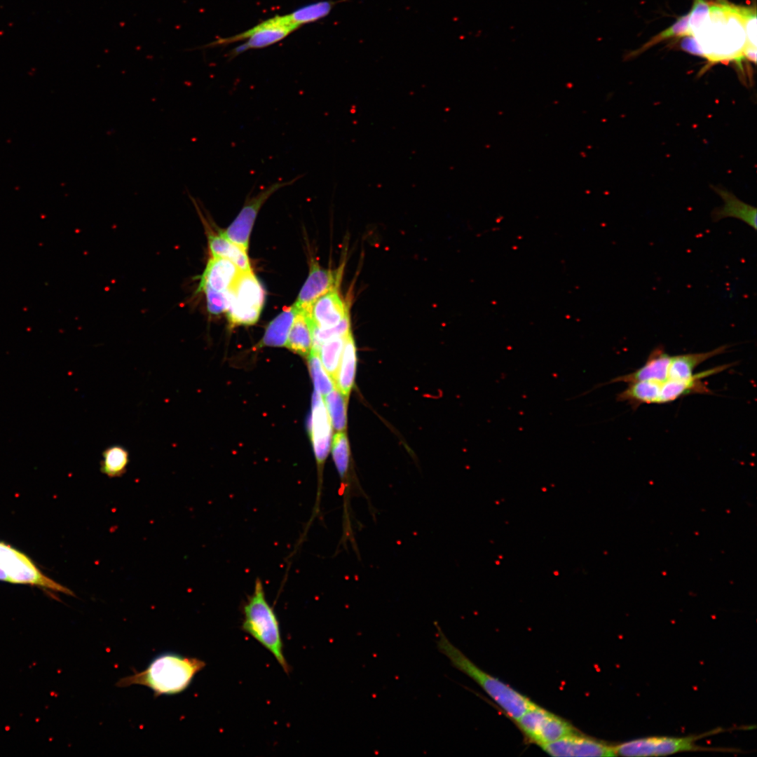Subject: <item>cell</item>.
<instances>
[{
  "mask_svg": "<svg viewBox=\"0 0 757 757\" xmlns=\"http://www.w3.org/2000/svg\"><path fill=\"white\" fill-rule=\"evenodd\" d=\"M721 5L722 18L720 4L711 3L709 15L694 36L711 65L735 61L740 66L746 46L742 20L737 6Z\"/></svg>",
  "mask_w": 757,
  "mask_h": 757,
  "instance_id": "cell-1",
  "label": "cell"
},
{
  "mask_svg": "<svg viewBox=\"0 0 757 757\" xmlns=\"http://www.w3.org/2000/svg\"><path fill=\"white\" fill-rule=\"evenodd\" d=\"M205 665L204 661L196 657L162 653L153 659L144 670L121 678L116 686H144L150 688L155 697L175 695L185 690Z\"/></svg>",
  "mask_w": 757,
  "mask_h": 757,
  "instance_id": "cell-2",
  "label": "cell"
},
{
  "mask_svg": "<svg viewBox=\"0 0 757 757\" xmlns=\"http://www.w3.org/2000/svg\"><path fill=\"white\" fill-rule=\"evenodd\" d=\"M434 625L438 651L449 660L453 667L476 682L509 717L516 721L536 705L509 685L478 667L450 641L437 622H435Z\"/></svg>",
  "mask_w": 757,
  "mask_h": 757,
  "instance_id": "cell-3",
  "label": "cell"
},
{
  "mask_svg": "<svg viewBox=\"0 0 757 757\" xmlns=\"http://www.w3.org/2000/svg\"><path fill=\"white\" fill-rule=\"evenodd\" d=\"M242 629L265 647L282 669L288 674L290 667L284 656L283 643L277 615L267 601L261 580L257 578L252 593L243 608Z\"/></svg>",
  "mask_w": 757,
  "mask_h": 757,
  "instance_id": "cell-4",
  "label": "cell"
},
{
  "mask_svg": "<svg viewBox=\"0 0 757 757\" xmlns=\"http://www.w3.org/2000/svg\"><path fill=\"white\" fill-rule=\"evenodd\" d=\"M0 581L74 595L69 588L46 575L29 556L2 541H0Z\"/></svg>",
  "mask_w": 757,
  "mask_h": 757,
  "instance_id": "cell-5",
  "label": "cell"
},
{
  "mask_svg": "<svg viewBox=\"0 0 757 757\" xmlns=\"http://www.w3.org/2000/svg\"><path fill=\"white\" fill-rule=\"evenodd\" d=\"M228 318L232 325H250L259 318L264 302V292L252 271H241L228 290Z\"/></svg>",
  "mask_w": 757,
  "mask_h": 757,
  "instance_id": "cell-6",
  "label": "cell"
},
{
  "mask_svg": "<svg viewBox=\"0 0 757 757\" xmlns=\"http://www.w3.org/2000/svg\"><path fill=\"white\" fill-rule=\"evenodd\" d=\"M298 29L289 20L287 15H275L243 33L231 37L219 39L210 46L226 45L241 40H246L243 44L235 48L230 57L238 55L250 49H257L273 45L288 36Z\"/></svg>",
  "mask_w": 757,
  "mask_h": 757,
  "instance_id": "cell-7",
  "label": "cell"
},
{
  "mask_svg": "<svg viewBox=\"0 0 757 757\" xmlns=\"http://www.w3.org/2000/svg\"><path fill=\"white\" fill-rule=\"evenodd\" d=\"M703 736L649 737L625 742L614 746L613 749L615 756H664L681 751L706 749L695 744Z\"/></svg>",
  "mask_w": 757,
  "mask_h": 757,
  "instance_id": "cell-8",
  "label": "cell"
},
{
  "mask_svg": "<svg viewBox=\"0 0 757 757\" xmlns=\"http://www.w3.org/2000/svg\"><path fill=\"white\" fill-rule=\"evenodd\" d=\"M303 176V175H299L289 181L275 182L261 191L258 194L247 198L245 205L233 221L226 230L221 231L219 233L228 240L247 251L250 233L261 206L276 191L293 184Z\"/></svg>",
  "mask_w": 757,
  "mask_h": 757,
  "instance_id": "cell-9",
  "label": "cell"
},
{
  "mask_svg": "<svg viewBox=\"0 0 757 757\" xmlns=\"http://www.w3.org/2000/svg\"><path fill=\"white\" fill-rule=\"evenodd\" d=\"M332 423L322 395L315 390L309 432L319 472L329 454L332 440Z\"/></svg>",
  "mask_w": 757,
  "mask_h": 757,
  "instance_id": "cell-10",
  "label": "cell"
},
{
  "mask_svg": "<svg viewBox=\"0 0 757 757\" xmlns=\"http://www.w3.org/2000/svg\"><path fill=\"white\" fill-rule=\"evenodd\" d=\"M341 271L325 269L317 263H312L308 276L293 304L297 311H308L319 297L336 289L341 281Z\"/></svg>",
  "mask_w": 757,
  "mask_h": 757,
  "instance_id": "cell-11",
  "label": "cell"
},
{
  "mask_svg": "<svg viewBox=\"0 0 757 757\" xmlns=\"http://www.w3.org/2000/svg\"><path fill=\"white\" fill-rule=\"evenodd\" d=\"M552 756H615L613 746L587 737L573 734L540 746Z\"/></svg>",
  "mask_w": 757,
  "mask_h": 757,
  "instance_id": "cell-12",
  "label": "cell"
},
{
  "mask_svg": "<svg viewBox=\"0 0 757 757\" xmlns=\"http://www.w3.org/2000/svg\"><path fill=\"white\" fill-rule=\"evenodd\" d=\"M308 313L313 326L319 329L334 327L349 316L348 306L337 289L329 291L315 300Z\"/></svg>",
  "mask_w": 757,
  "mask_h": 757,
  "instance_id": "cell-13",
  "label": "cell"
},
{
  "mask_svg": "<svg viewBox=\"0 0 757 757\" xmlns=\"http://www.w3.org/2000/svg\"><path fill=\"white\" fill-rule=\"evenodd\" d=\"M671 355L667 353L662 346L654 348L649 354L645 364L636 371L611 380L607 383L637 381L663 382L668 379L669 365Z\"/></svg>",
  "mask_w": 757,
  "mask_h": 757,
  "instance_id": "cell-14",
  "label": "cell"
},
{
  "mask_svg": "<svg viewBox=\"0 0 757 757\" xmlns=\"http://www.w3.org/2000/svg\"><path fill=\"white\" fill-rule=\"evenodd\" d=\"M240 272L231 261L212 257L201 275L198 289L209 287L217 292L228 291Z\"/></svg>",
  "mask_w": 757,
  "mask_h": 757,
  "instance_id": "cell-15",
  "label": "cell"
},
{
  "mask_svg": "<svg viewBox=\"0 0 757 757\" xmlns=\"http://www.w3.org/2000/svg\"><path fill=\"white\" fill-rule=\"evenodd\" d=\"M715 191L720 196L723 205L715 208L711 212V219L716 222L722 219L732 217L746 223L748 226L757 229L756 208L739 200L731 192L716 188Z\"/></svg>",
  "mask_w": 757,
  "mask_h": 757,
  "instance_id": "cell-16",
  "label": "cell"
},
{
  "mask_svg": "<svg viewBox=\"0 0 757 757\" xmlns=\"http://www.w3.org/2000/svg\"><path fill=\"white\" fill-rule=\"evenodd\" d=\"M728 348V345H724L707 352L671 356L669 365L668 379L687 380L691 378L694 376L693 371L697 366L709 358L724 353Z\"/></svg>",
  "mask_w": 757,
  "mask_h": 757,
  "instance_id": "cell-17",
  "label": "cell"
},
{
  "mask_svg": "<svg viewBox=\"0 0 757 757\" xmlns=\"http://www.w3.org/2000/svg\"><path fill=\"white\" fill-rule=\"evenodd\" d=\"M207 242L212 257L231 261L240 271H252L247 251L228 240L220 233H208Z\"/></svg>",
  "mask_w": 757,
  "mask_h": 757,
  "instance_id": "cell-18",
  "label": "cell"
},
{
  "mask_svg": "<svg viewBox=\"0 0 757 757\" xmlns=\"http://www.w3.org/2000/svg\"><path fill=\"white\" fill-rule=\"evenodd\" d=\"M313 324L308 311L296 314L288 335L286 346L293 352L308 357L313 346Z\"/></svg>",
  "mask_w": 757,
  "mask_h": 757,
  "instance_id": "cell-19",
  "label": "cell"
},
{
  "mask_svg": "<svg viewBox=\"0 0 757 757\" xmlns=\"http://www.w3.org/2000/svg\"><path fill=\"white\" fill-rule=\"evenodd\" d=\"M357 364L356 346L351 331L346 335L336 388L347 398L354 384Z\"/></svg>",
  "mask_w": 757,
  "mask_h": 757,
  "instance_id": "cell-20",
  "label": "cell"
},
{
  "mask_svg": "<svg viewBox=\"0 0 757 757\" xmlns=\"http://www.w3.org/2000/svg\"><path fill=\"white\" fill-rule=\"evenodd\" d=\"M298 313L292 305L276 316L268 325L261 346L281 347L286 346L289 330Z\"/></svg>",
  "mask_w": 757,
  "mask_h": 757,
  "instance_id": "cell-21",
  "label": "cell"
},
{
  "mask_svg": "<svg viewBox=\"0 0 757 757\" xmlns=\"http://www.w3.org/2000/svg\"><path fill=\"white\" fill-rule=\"evenodd\" d=\"M129 463L130 454L126 448L119 444L111 445L102 453L100 470L109 478L121 477L126 472Z\"/></svg>",
  "mask_w": 757,
  "mask_h": 757,
  "instance_id": "cell-22",
  "label": "cell"
},
{
  "mask_svg": "<svg viewBox=\"0 0 757 757\" xmlns=\"http://www.w3.org/2000/svg\"><path fill=\"white\" fill-rule=\"evenodd\" d=\"M346 335L336 336L326 341L318 350L322 364L334 381L335 386Z\"/></svg>",
  "mask_w": 757,
  "mask_h": 757,
  "instance_id": "cell-23",
  "label": "cell"
},
{
  "mask_svg": "<svg viewBox=\"0 0 757 757\" xmlns=\"http://www.w3.org/2000/svg\"><path fill=\"white\" fill-rule=\"evenodd\" d=\"M575 733V729L569 723L551 713L541 725L533 742L540 746Z\"/></svg>",
  "mask_w": 757,
  "mask_h": 757,
  "instance_id": "cell-24",
  "label": "cell"
},
{
  "mask_svg": "<svg viewBox=\"0 0 757 757\" xmlns=\"http://www.w3.org/2000/svg\"><path fill=\"white\" fill-rule=\"evenodd\" d=\"M347 401L348 398L336 388L325 395L324 402L332 425L337 432L345 431L346 428Z\"/></svg>",
  "mask_w": 757,
  "mask_h": 757,
  "instance_id": "cell-25",
  "label": "cell"
},
{
  "mask_svg": "<svg viewBox=\"0 0 757 757\" xmlns=\"http://www.w3.org/2000/svg\"><path fill=\"white\" fill-rule=\"evenodd\" d=\"M336 2L321 1L302 6L288 14L290 21L298 28L304 24L315 22L329 14Z\"/></svg>",
  "mask_w": 757,
  "mask_h": 757,
  "instance_id": "cell-26",
  "label": "cell"
},
{
  "mask_svg": "<svg viewBox=\"0 0 757 757\" xmlns=\"http://www.w3.org/2000/svg\"><path fill=\"white\" fill-rule=\"evenodd\" d=\"M550 714L536 704L524 712L515 722L526 737L533 742L541 725Z\"/></svg>",
  "mask_w": 757,
  "mask_h": 757,
  "instance_id": "cell-27",
  "label": "cell"
},
{
  "mask_svg": "<svg viewBox=\"0 0 757 757\" xmlns=\"http://www.w3.org/2000/svg\"><path fill=\"white\" fill-rule=\"evenodd\" d=\"M310 372L313 381L315 390L322 396L326 395L335 388V383L324 368L318 352L311 350L308 355Z\"/></svg>",
  "mask_w": 757,
  "mask_h": 757,
  "instance_id": "cell-28",
  "label": "cell"
},
{
  "mask_svg": "<svg viewBox=\"0 0 757 757\" xmlns=\"http://www.w3.org/2000/svg\"><path fill=\"white\" fill-rule=\"evenodd\" d=\"M688 19L689 13L678 18L673 25L652 37L638 50L630 53L628 57L637 56L665 39L689 35Z\"/></svg>",
  "mask_w": 757,
  "mask_h": 757,
  "instance_id": "cell-29",
  "label": "cell"
},
{
  "mask_svg": "<svg viewBox=\"0 0 757 757\" xmlns=\"http://www.w3.org/2000/svg\"><path fill=\"white\" fill-rule=\"evenodd\" d=\"M350 331L349 316L346 318L339 325L334 327L319 329L313 326V346L311 350H315L318 352L321 345L326 341L336 336H345Z\"/></svg>",
  "mask_w": 757,
  "mask_h": 757,
  "instance_id": "cell-30",
  "label": "cell"
},
{
  "mask_svg": "<svg viewBox=\"0 0 757 757\" xmlns=\"http://www.w3.org/2000/svg\"><path fill=\"white\" fill-rule=\"evenodd\" d=\"M197 292H203L205 295L207 308L212 315H219L227 311L229 306L228 291L217 292L209 287H203Z\"/></svg>",
  "mask_w": 757,
  "mask_h": 757,
  "instance_id": "cell-31",
  "label": "cell"
},
{
  "mask_svg": "<svg viewBox=\"0 0 757 757\" xmlns=\"http://www.w3.org/2000/svg\"><path fill=\"white\" fill-rule=\"evenodd\" d=\"M711 3L706 0H694L689 12V35L694 36L709 15Z\"/></svg>",
  "mask_w": 757,
  "mask_h": 757,
  "instance_id": "cell-32",
  "label": "cell"
},
{
  "mask_svg": "<svg viewBox=\"0 0 757 757\" xmlns=\"http://www.w3.org/2000/svg\"><path fill=\"white\" fill-rule=\"evenodd\" d=\"M745 32L746 45L756 48V8L738 6Z\"/></svg>",
  "mask_w": 757,
  "mask_h": 757,
  "instance_id": "cell-33",
  "label": "cell"
},
{
  "mask_svg": "<svg viewBox=\"0 0 757 757\" xmlns=\"http://www.w3.org/2000/svg\"><path fill=\"white\" fill-rule=\"evenodd\" d=\"M680 46L682 50L690 54L704 57V55L697 39L693 35L682 36Z\"/></svg>",
  "mask_w": 757,
  "mask_h": 757,
  "instance_id": "cell-34",
  "label": "cell"
},
{
  "mask_svg": "<svg viewBox=\"0 0 757 757\" xmlns=\"http://www.w3.org/2000/svg\"><path fill=\"white\" fill-rule=\"evenodd\" d=\"M744 59L753 62H756V48L746 45L743 51Z\"/></svg>",
  "mask_w": 757,
  "mask_h": 757,
  "instance_id": "cell-35",
  "label": "cell"
}]
</instances>
